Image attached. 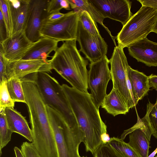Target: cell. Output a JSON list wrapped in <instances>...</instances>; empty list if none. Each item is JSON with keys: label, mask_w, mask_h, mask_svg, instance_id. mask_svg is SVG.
I'll list each match as a JSON object with an SVG mask.
<instances>
[{"label": "cell", "mask_w": 157, "mask_h": 157, "mask_svg": "<svg viewBox=\"0 0 157 157\" xmlns=\"http://www.w3.org/2000/svg\"><path fill=\"white\" fill-rule=\"evenodd\" d=\"M62 86L82 132L86 150L94 155L102 145L101 136L107 132V126L101 118L90 94L66 84Z\"/></svg>", "instance_id": "obj_1"}, {"label": "cell", "mask_w": 157, "mask_h": 157, "mask_svg": "<svg viewBox=\"0 0 157 157\" xmlns=\"http://www.w3.org/2000/svg\"><path fill=\"white\" fill-rule=\"evenodd\" d=\"M76 39L66 41L55 52L49 63L54 70L74 88L88 93V60L80 54Z\"/></svg>", "instance_id": "obj_2"}, {"label": "cell", "mask_w": 157, "mask_h": 157, "mask_svg": "<svg viewBox=\"0 0 157 157\" xmlns=\"http://www.w3.org/2000/svg\"><path fill=\"white\" fill-rule=\"evenodd\" d=\"M35 83L46 105L57 112L70 126H79L66 95L57 80L46 72L37 73Z\"/></svg>", "instance_id": "obj_3"}, {"label": "cell", "mask_w": 157, "mask_h": 157, "mask_svg": "<svg viewBox=\"0 0 157 157\" xmlns=\"http://www.w3.org/2000/svg\"><path fill=\"white\" fill-rule=\"evenodd\" d=\"M157 17V9L142 6L123 26L116 36L123 48L146 38L152 30Z\"/></svg>", "instance_id": "obj_4"}, {"label": "cell", "mask_w": 157, "mask_h": 157, "mask_svg": "<svg viewBox=\"0 0 157 157\" xmlns=\"http://www.w3.org/2000/svg\"><path fill=\"white\" fill-rule=\"evenodd\" d=\"M123 49L118 45L114 48L109 59L110 70L113 88L118 90L129 109L136 105L127 75V68L129 65Z\"/></svg>", "instance_id": "obj_5"}, {"label": "cell", "mask_w": 157, "mask_h": 157, "mask_svg": "<svg viewBox=\"0 0 157 157\" xmlns=\"http://www.w3.org/2000/svg\"><path fill=\"white\" fill-rule=\"evenodd\" d=\"M78 21V12L71 11L56 21L42 22L40 36L58 42L76 39Z\"/></svg>", "instance_id": "obj_6"}, {"label": "cell", "mask_w": 157, "mask_h": 157, "mask_svg": "<svg viewBox=\"0 0 157 157\" xmlns=\"http://www.w3.org/2000/svg\"><path fill=\"white\" fill-rule=\"evenodd\" d=\"M110 63L106 56L96 62L90 63L88 71V86L93 101L98 109L107 95L106 89L111 79Z\"/></svg>", "instance_id": "obj_7"}, {"label": "cell", "mask_w": 157, "mask_h": 157, "mask_svg": "<svg viewBox=\"0 0 157 157\" xmlns=\"http://www.w3.org/2000/svg\"><path fill=\"white\" fill-rule=\"evenodd\" d=\"M76 40L79 44V50L85 55L90 63L98 60L106 56L108 45L101 35L90 34L79 21Z\"/></svg>", "instance_id": "obj_8"}, {"label": "cell", "mask_w": 157, "mask_h": 157, "mask_svg": "<svg viewBox=\"0 0 157 157\" xmlns=\"http://www.w3.org/2000/svg\"><path fill=\"white\" fill-rule=\"evenodd\" d=\"M105 18L120 22L124 26L133 15L130 9L131 2L128 0H88Z\"/></svg>", "instance_id": "obj_9"}, {"label": "cell", "mask_w": 157, "mask_h": 157, "mask_svg": "<svg viewBox=\"0 0 157 157\" xmlns=\"http://www.w3.org/2000/svg\"><path fill=\"white\" fill-rule=\"evenodd\" d=\"M6 61L7 80L14 78L22 81L33 73L41 71L51 72L52 70L50 63L41 59Z\"/></svg>", "instance_id": "obj_10"}, {"label": "cell", "mask_w": 157, "mask_h": 157, "mask_svg": "<svg viewBox=\"0 0 157 157\" xmlns=\"http://www.w3.org/2000/svg\"><path fill=\"white\" fill-rule=\"evenodd\" d=\"M0 43V51L6 61L21 59L34 42L29 40L24 30L12 34Z\"/></svg>", "instance_id": "obj_11"}, {"label": "cell", "mask_w": 157, "mask_h": 157, "mask_svg": "<svg viewBox=\"0 0 157 157\" xmlns=\"http://www.w3.org/2000/svg\"><path fill=\"white\" fill-rule=\"evenodd\" d=\"M48 0H30L28 18L24 31L28 39L33 42L41 37L40 31L42 20L46 16Z\"/></svg>", "instance_id": "obj_12"}, {"label": "cell", "mask_w": 157, "mask_h": 157, "mask_svg": "<svg viewBox=\"0 0 157 157\" xmlns=\"http://www.w3.org/2000/svg\"><path fill=\"white\" fill-rule=\"evenodd\" d=\"M127 48L130 55L138 62L150 67L157 66V43L146 37L129 45Z\"/></svg>", "instance_id": "obj_13"}, {"label": "cell", "mask_w": 157, "mask_h": 157, "mask_svg": "<svg viewBox=\"0 0 157 157\" xmlns=\"http://www.w3.org/2000/svg\"><path fill=\"white\" fill-rule=\"evenodd\" d=\"M30 1V0H8L12 24V34L24 30L28 17Z\"/></svg>", "instance_id": "obj_14"}, {"label": "cell", "mask_w": 157, "mask_h": 157, "mask_svg": "<svg viewBox=\"0 0 157 157\" xmlns=\"http://www.w3.org/2000/svg\"><path fill=\"white\" fill-rule=\"evenodd\" d=\"M46 108L55 136L58 157H71L63 132V125L65 120L54 109L47 105Z\"/></svg>", "instance_id": "obj_15"}, {"label": "cell", "mask_w": 157, "mask_h": 157, "mask_svg": "<svg viewBox=\"0 0 157 157\" xmlns=\"http://www.w3.org/2000/svg\"><path fill=\"white\" fill-rule=\"evenodd\" d=\"M59 42L48 38L41 37L34 43L21 59H41L49 63L48 58L49 54L55 52L58 48Z\"/></svg>", "instance_id": "obj_16"}, {"label": "cell", "mask_w": 157, "mask_h": 157, "mask_svg": "<svg viewBox=\"0 0 157 157\" xmlns=\"http://www.w3.org/2000/svg\"><path fill=\"white\" fill-rule=\"evenodd\" d=\"M127 73L132 96L136 105L139 100L147 94L150 90L148 76L142 72L133 69L129 65Z\"/></svg>", "instance_id": "obj_17"}, {"label": "cell", "mask_w": 157, "mask_h": 157, "mask_svg": "<svg viewBox=\"0 0 157 157\" xmlns=\"http://www.w3.org/2000/svg\"><path fill=\"white\" fill-rule=\"evenodd\" d=\"M5 112L9 128L13 132L20 134L32 142L33 138L32 130L25 117L14 108H6Z\"/></svg>", "instance_id": "obj_18"}, {"label": "cell", "mask_w": 157, "mask_h": 157, "mask_svg": "<svg viewBox=\"0 0 157 157\" xmlns=\"http://www.w3.org/2000/svg\"><path fill=\"white\" fill-rule=\"evenodd\" d=\"M101 106L114 117L125 114L129 110L119 92L113 88L105 98Z\"/></svg>", "instance_id": "obj_19"}, {"label": "cell", "mask_w": 157, "mask_h": 157, "mask_svg": "<svg viewBox=\"0 0 157 157\" xmlns=\"http://www.w3.org/2000/svg\"><path fill=\"white\" fill-rule=\"evenodd\" d=\"M71 8L74 11H86L96 22L101 25L107 31L112 38L115 46L116 37L112 36L109 29L103 23L105 18L94 7L88 0H68Z\"/></svg>", "instance_id": "obj_20"}, {"label": "cell", "mask_w": 157, "mask_h": 157, "mask_svg": "<svg viewBox=\"0 0 157 157\" xmlns=\"http://www.w3.org/2000/svg\"><path fill=\"white\" fill-rule=\"evenodd\" d=\"M7 86L10 95L14 102L26 103L22 82L21 80L14 78L8 79Z\"/></svg>", "instance_id": "obj_21"}, {"label": "cell", "mask_w": 157, "mask_h": 157, "mask_svg": "<svg viewBox=\"0 0 157 157\" xmlns=\"http://www.w3.org/2000/svg\"><path fill=\"white\" fill-rule=\"evenodd\" d=\"M123 157H140L139 154L128 144L120 138H111L108 143Z\"/></svg>", "instance_id": "obj_22"}, {"label": "cell", "mask_w": 157, "mask_h": 157, "mask_svg": "<svg viewBox=\"0 0 157 157\" xmlns=\"http://www.w3.org/2000/svg\"><path fill=\"white\" fill-rule=\"evenodd\" d=\"M13 132L9 128L7 124L5 109L0 108V155L2 149L10 141Z\"/></svg>", "instance_id": "obj_23"}, {"label": "cell", "mask_w": 157, "mask_h": 157, "mask_svg": "<svg viewBox=\"0 0 157 157\" xmlns=\"http://www.w3.org/2000/svg\"><path fill=\"white\" fill-rule=\"evenodd\" d=\"M78 20L84 28L90 34L94 36L100 35L96 22L87 11L84 10L77 12Z\"/></svg>", "instance_id": "obj_24"}, {"label": "cell", "mask_w": 157, "mask_h": 157, "mask_svg": "<svg viewBox=\"0 0 157 157\" xmlns=\"http://www.w3.org/2000/svg\"><path fill=\"white\" fill-rule=\"evenodd\" d=\"M7 81L0 83V108H14V102L11 97L7 86Z\"/></svg>", "instance_id": "obj_25"}, {"label": "cell", "mask_w": 157, "mask_h": 157, "mask_svg": "<svg viewBox=\"0 0 157 157\" xmlns=\"http://www.w3.org/2000/svg\"><path fill=\"white\" fill-rule=\"evenodd\" d=\"M0 10L2 13L6 25L8 37L12 35L13 29L8 0H0Z\"/></svg>", "instance_id": "obj_26"}, {"label": "cell", "mask_w": 157, "mask_h": 157, "mask_svg": "<svg viewBox=\"0 0 157 157\" xmlns=\"http://www.w3.org/2000/svg\"><path fill=\"white\" fill-rule=\"evenodd\" d=\"M94 156V157H123L108 144L101 145Z\"/></svg>", "instance_id": "obj_27"}, {"label": "cell", "mask_w": 157, "mask_h": 157, "mask_svg": "<svg viewBox=\"0 0 157 157\" xmlns=\"http://www.w3.org/2000/svg\"><path fill=\"white\" fill-rule=\"evenodd\" d=\"M156 90L157 91V90ZM148 103L149 105L148 119L153 131L152 135L157 139V98L154 104L150 102Z\"/></svg>", "instance_id": "obj_28"}, {"label": "cell", "mask_w": 157, "mask_h": 157, "mask_svg": "<svg viewBox=\"0 0 157 157\" xmlns=\"http://www.w3.org/2000/svg\"><path fill=\"white\" fill-rule=\"evenodd\" d=\"M21 150L24 157H41L32 143L23 142Z\"/></svg>", "instance_id": "obj_29"}, {"label": "cell", "mask_w": 157, "mask_h": 157, "mask_svg": "<svg viewBox=\"0 0 157 157\" xmlns=\"http://www.w3.org/2000/svg\"><path fill=\"white\" fill-rule=\"evenodd\" d=\"M61 0H48L45 10L46 16L52 13L60 12L62 9L60 5Z\"/></svg>", "instance_id": "obj_30"}, {"label": "cell", "mask_w": 157, "mask_h": 157, "mask_svg": "<svg viewBox=\"0 0 157 157\" xmlns=\"http://www.w3.org/2000/svg\"><path fill=\"white\" fill-rule=\"evenodd\" d=\"M6 63L2 52L0 51V83L7 81Z\"/></svg>", "instance_id": "obj_31"}, {"label": "cell", "mask_w": 157, "mask_h": 157, "mask_svg": "<svg viewBox=\"0 0 157 157\" xmlns=\"http://www.w3.org/2000/svg\"><path fill=\"white\" fill-rule=\"evenodd\" d=\"M8 37L6 25L2 13L0 10V42L4 40Z\"/></svg>", "instance_id": "obj_32"}, {"label": "cell", "mask_w": 157, "mask_h": 157, "mask_svg": "<svg viewBox=\"0 0 157 157\" xmlns=\"http://www.w3.org/2000/svg\"><path fill=\"white\" fill-rule=\"evenodd\" d=\"M66 13H63L58 12L52 13L46 16L42 20V22H49L56 21L65 16Z\"/></svg>", "instance_id": "obj_33"}, {"label": "cell", "mask_w": 157, "mask_h": 157, "mask_svg": "<svg viewBox=\"0 0 157 157\" xmlns=\"http://www.w3.org/2000/svg\"><path fill=\"white\" fill-rule=\"evenodd\" d=\"M137 1L141 3L142 6L149 7L157 9V0H138Z\"/></svg>", "instance_id": "obj_34"}, {"label": "cell", "mask_w": 157, "mask_h": 157, "mask_svg": "<svg viewBox=\"0 0 157 157\" xmlns=\"http://www.w3.org/2000/svg\"><path fill=\"white\" fill-rule=\"evenodd\" d=\"M150 88L157 90V75L151 74L148 76Z\"/></svg>", "instance_id": "obj_35"}, {"label": "cell", "mask_w": 157, "mask_h": 157, "mask_svg": "<svg viewBox=\"0 0 157 157\" xmlns=\"http://www.w3.org/2000/svg\"><path fill=\"white\" fill-rule=\"evenodd\" d=\"M111 138L107 132L103 133L101 137V139L102 144H108Z\"/></svg>", "instance_id": "obj_36"}, {"label": "cell", "mask_w": 157, "mask_h": 157, "mask_svg": "<svg viewBox=\"0 0 157 157\" xmlns=\"http://www.w3.org/2000/svg\"><path fill=\"white\" fill-rule=\"evenodd\" d=\"M60 5L63 8H64L67 10H71L69 3L68 0H62L60 2Z\"/></svg>", "instance_id": "obj_37"}, {"label": "cell", "mask_w": 157, "mask_h": 157, "mask_svg": "<svg viewBox=\"0 0 157 157\" xmlns=\"http://www.w3.org/2000/svg\"><path fill=\"white\" fill-rule=\"evenodd\" d=\"M14 150L16 157H24L21 149L17 147H15Z\"/></svg>", "instance_id": "obj_38"}, {"label": "cell", "mask_w": 157, "mask_h": 157, "mask_svg": "<svg viewBox=\"0 0 157 157\" xmlns=\"http://www.w3.org/2000/svg\"><path fill=\"white\" fill-rule=\"evenodd\" d=\"M152 32L157 33V17L153 27Z\"/></svg>", "instance_id": "obj_39"}, {"label": "cell", "mask_w": 157, "mask_h": 157, "mask_svg": "<svg viewBox=\"0 0 157 157\" xmlns=\"http://www.w3.org/2000/svg\"><path fill=\"white\" fill-rule=\"evenodd\" d=\"M157 153V148L152 153H151L150 155L148 156V157H154V156Z\"/></svg>", "instance_id": "obj_40"}, {"label": "cell", "mask_w": 157, "mask_h": 157, "mask_svg": "<svg viewBox=\"0 0 157 157\" xmlns=\"http://www.w3.org/2000/svg\"><path fill=\"white\" fill-rule=\"evenodd\" d=\"M82 157H86H86H85V156H82Z\"/></svg>", "instance_id": "obj_41"}, {"label": "cell", "mask_w": 157, "mask_h": 157, "mask_svg": "<svg viewBox=\"0 0 157 157\" xmlns=\"http://www.w3.org/2000/svg\"><path fill=\"white\" fill-rule=\"evenodd\" d=\"M155 157H157V155L155 156Z\"/></svg>", "instance_id": "obj_42"}]
</instances>
